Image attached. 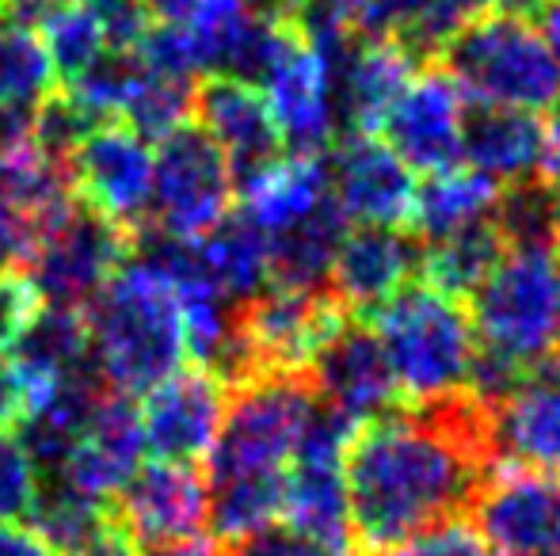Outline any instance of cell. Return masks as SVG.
<instances>
[{"instance_id":"38","label":"cell","mask_w":560,"mask_h":556,"mask_svg":"<svg viewBox=\"0 0 560 556\" xmlns=\"http://www.w3.org/2000/svg\"><path fill=\"white\" fill-rule=\"evenodd\" d=\"M225 556H332V553H325L320 545L305 542V537L290 534L287 527H279V530H267V534L248 537L241 545H229Z\"/></svg>"},{"instance_id":"41","label":"cell","mask_w":560,"mask_h":556,"mask_svg":"<svg viewBox=\"0 0 560 556\" xmlns=\"http://www.w3.org/2000/svg\"><path fill=\"white\" fill-rule=\"evenodd\" d=\"M541 179L546 191L560 202V104L546 122V145H541Z\"/></svg>"},{"instance_id":"23","label":"cell","mask_w":560,"mask_h":556,"mask_svg":"<svg viewBox=\"0 0 560 556\" xmlns=\"http://www.w3.org/2000/svg\"><path fill=\"white\" fill-rule=\"evenodd\" d=\"M310 378L320 409L332 412L336 419H343L354 430L370 419L389 416L393 404H397V386H393L389 363H385L370 328L347 324L328 343L325 355L317 358Z\"/></svg>"},{"instance_id":"36","label":"cell","mask_w":560,"mask_h":556,"mask_svg":"<svg viewBox=\"0 0 560 556\" xmlns=\"http://www.w3.org/2000/svg\"><path fill=\"white\" fill-rule=\"evenodd\" d=\"M366 556H485V545H480L472 522L450 519L423 530V534L408 537V542L389 545V549H374Z\"/></svg>"},{"instance_id":"35","label":"cell","mask_w":560,"mask_h":556,"mask_svg":"<svg viewBox=\"0 0 560 556\" xmlns=\"http://www.w3.org/2000/svg\"><path fill=\"white\" fill-rule=\"evenodd\" d=\"M271 4L287 8L290 20L305 35L320 38L328 46H343L351 35H359L362 12H366L370 0H271Z\"/></svg>"},{"instance_id":"5","label":"cell","mask_w":560,"mask_h":556,"mask_svg":"<svg viewBox=\"0 0 560 556\" xmlns=\"http://www.w3.org/2000/svg\"><path fill=\"white\" fill-rule=\"evenodd\" d=\"M92 363L118 397H145L187 363L184 312L172 279L133 256L84 309Z\"/></svg>"},{"instance_id":"28","label":"cell","mask_w":560,"mask_h":556,"mask_svg":"<svg viewBox=\"0 0 560 556\" xmlns=\"http://www.w3.org/2000/svg\"><path fill=\"white\" fill-rule=\"evenodd\" d=\"M187 252H191L199 275L236 309L256 301L271 286V248H267L264 233L244 222L241 214H229L202 240H187Z\"/></svg>"},{"instance_id":"40","label":"cell","mask_w":560,"mask_h":556,"mask_svg":"<svg viewBox=\"0 0 560 556\" xmlns=\"http://www.w3.org/2000/svg\"><path fill=\"white\" fill-rule=\"evenodd\" d=\"M0 556H54V553L31 527L0 522Z\"/></svg>"},{"instance_id":"19","label":"cell","mask_w":560,"mask_h":556,"mask_svg":"<svg viewBox=\"0 0 560 556\" xmlns=\"http://www.w3.org/2000/svg\"><path fill=\"white\" fill-rule=\"evenodd\" d=\"M328 184L347 225L408 229L416 206V171L377 134H347L332 145Z\"/></svg>"},{"instance_id":"27","label":"cell","mask_w":560,"mask_h":556,"mask_svg":"<svg viewBox=\"0 0 560 556\" xmlns=\"http://www.w3.org/2000/svg\"><path fill=\"white\" fill-rule=\"evenodd\" d=\"M541 145H546V122L538 115L472 107L462 164L511 191L541 171Z\"/></svg>"},{"instance_id":"14","label":"cell","mask_w":560,"mask_h":556,"mask_svg":"<svg viewBox=\"0 0 560 556\" xmlns=\"http://www.w3.org/2000/svg\"><path fill=\"white\" fill-rule=\"evenodd\" d=\"M472 104L446 69H420L385 115L377 138L416 171L435 176L465 161Z\"/></svg>"},{"instance_id":"34","label":"cell","mask_w":560,"mask_h":556,"mask_svg":"<svg viewBox=\"0 0 560 556\" xmlns=\"http://www.w3.org/2000/svg\"><path fill=\"white\" fill-rule=\"evenodd\" d=\"M43 492V473L31 461L23 438L15 427H0V522H15L35 511V499Z\"/></svg>"},{"instance_id":"44","label":"cell","mask_w":560,"mask_h":556,"mask_svg":"<svg viewBox=\"0 0 560 556\" xmlns=\"http://www.w3.org/2000/svg\"><path fill=\"white\" fill-rule=\"evenodd\" d=\"M538 12H541L538 27H541V35H546L549 50H553V58H557V66H560V0H546Z\"/></svg>"},{"instance_id":"12","label":"cell","mask_w":560,"mask_h":556,"mask_svg":"<svg viewBox=\"0 0 560 556\" xmlns=\"http://www.w3.org/2000/svg\"><path fill=\"white\" fill-rule=\"evenodd\" d=\"M351 435L354 427H347L332 412L317 409V419L310 423L287 473L282 527L332 556H351L354 545L351 499H347V442Z\"/></svg>"},{"instance_id":"29","label":"cell","mask_w":560,"mask_h":556,"mask_svg":"<svg viewBox=\"0 0 560 556\" xmlns=\"http://www.w3.org/2000/svg\"><path fill=\"white\" fill-rule=\"evenodd\" d=\"M4 355L12 363H20L27 374L58 381L66 374L81 370V366H92L89 320L77 309H50V305H43Z\"/></svg>"},{"instance_id":"17","label":"cell","mask_w":560,"mask_h":556,"mask_svg":"<svg viewBox=\"0 0 560 556\" xmlns=\"http://www.w3.org/2000/svg\"><path fill=\"white\" fill-rule=\"evenodd\" d=\"M77 202L69 164L35 141L0 145V271H23L43 233Z\"/></svg>"},{"instance_id":"31","label":"cell","mask_w":560,"mask_h":556,"mask_svg":"<svg viewBox=\"0 0 560 556\" xmlns=\"http://www.w3.org/2000/svg\"><path fill=\"white\" fill-rule=\"evenodd\" d=\"M58 92V73L38 31L0 23V104L38 107Z\"/></svg>"},{"instance_id":"39","label":"cell","mask_w":560,"mask_h":556,"mask_svg":"<svg viewBox=\"0 0 560 556\" xmlns=\"http://www.w3.org/2000/svg\"><path fill=\"white\" fill-rule=\"evenodd\" d=\"M69 0H0V23L43 31V23L54 20Z\"/></svg>"},{"instance_id":"37","label":"cell","mask_w":560,"mask_h":556,"mask_svg":"<svg viewBox=\"0 0 560 556\" xmlns=\"http://www.w3.org/2000/svg\"><path fill=\"white\" fill-rule=\"evenodd\" d=\"M38 309H43V297L31 286L27 271H0V351L12 347Z\"/></svg>"},{"instance_id":"42","label":"cell","mask_w":560,"mask_h":556,"mask_svg":"<svg viewBox=\"0 0 560 556\" xmlns=\"http://www.w3.org/2000/svg\"><path fill=\"white\" fill-rule=\"evenodd\" d=\"M138 556H225L222 542L207 534H191V537H176V542H161V545H141Z\"/></svg>"},{"instance_id":"32","label":"cell","mask_w":560,"mask_h":556,"mask_svg":"<svg viewBox=\"0 0 560 556\" xmlns=\"http://www.w3.org/2000/svg\"><path fill=\"white\" fill-rule=\"evenodd\" d=\"M195 81H179V76L156 73L145 66L138 88H133L130 104H126L122 119L133 134H141L149 145L164 141L168 134H176L179 127L195 119Z\"/></svg>"},{"instance_id":"24","label":"cell","mask_w":560,"mask_h":556,"mask_svg":"<svg viewBox=\"0 0 560 556\" xmlns=\"http://www.w3.org/2000/svg\"><path fill=\"white\" fill-rule=\"evenodd\" d=\"M195 119L202 134L225 153L236 191L248 176L282 156V141L256 84L236 76H210L195 92Z\"/></svg>"},{"instance_id":"16","label":"cell","mask_w":560,"mask_h":556,"mask_svg":"<svg viewBox=\"0 0 560 556\" xmlns=\"http://www.w3.org/2000/svg\"><path fill=\"white\" fill-rule=\"evenodd\" d=\"M477 412L488 453L503 465L560 476V355L518 374Z\"/></svg>"},{"instance_id":"30","label":"cell","mask_w":560,"mask_h":556,"mask_svg":"<svg viewBox=\"0 0 560 556\" xmlns=\"http://www.w3.org/2000/svg\"><path fill=\"white\" fill-rule=\"evenodd\" d=\"M420 282L435 289H446L454 297H472V289L488 279V271L495 268V260L508 248V237H503L500 222L495 225H480V229L457 233V237L446 240H431V245H420Z\"/></svg>"},{"instance_id":"7","label":"cell","mask_w":560,"mask_h":556,"mask_svg":"<svg viewBox=\"0 0 560 556\" xmlns=\"http://www.w3.org/2000/svg\"><path fill=\"white\" fill-rule=\"evenodd\" d=\"M446 73L472 107L541 115L560 104V66L530 15L485 12L446 43Z\"/></svg>"},{"instance_id":"22","label":"cell","mask_w":560,"mask_h":556,"mask_svg":"<svg viewBox=\"0 0 560 556\" xmlns=\"http://www.w3.org/2000/svg\"><path fill=\"white\" fill-rule=\"evenodd\" d=\"M118 514L138 545H161L202 534L210 522V484L199 465L145 461L141 473L115 499Z\"/></svg>"},{"instance_id":"11","label":"cell","mask_w":560,"mask_h":556,"mask_svg":"<svg viewBox=\"0 0 560 556\" xmlns=\"http://www.w3.org/2000/svg\"><path fill=\"white\" fill-rule=\"evenodd\" d=\"M133 245H138V233L107 222L104 214L77 199L58 222H50L23 271L43 305L84 312L115 271L133 260Z\"/></svg>"},{"instance_id":"2","label":"cell","mask_w":560,"mask_h":556,"mask_svg":"<svg viewBox=\"0 0 560 556\" xmlns=\"http://www.w3.org/2000/svg\"><path fill=\"white\" fill-rule=\"evenodd\" d=\"M317 409L310 378L256 374L236 381L222 435L207 458L210 527L218 542L241 545L282 527L287 473Z\"/></svg>"},{"instance_id":"21","label":"cell","mask_w":560,"mask_h":556,"mask_svg":"<svg viewBox=\"0 0 560 556\" xmlns=\"http://www.w3.org/2000/svg\"><path fill=\"white\" fill-rule=\"evenodd\" d=\"M145 427H141V409L130 397L107 393L96 409L89 430L73 446L69 461L50 481L69 484L81 496L96 504H115L122 488L141 473L145 465Z\"/></svg>"},{"instance_id":"6","label":"cell","mask_w":560,"mask_h":556,"mask_svg":"<svg viewBox=\"0 0 560 556\" xmlns=\"http://www.w3.org/2000/svg\"><path fill=\"white\" fill-rule=\"evenodd\" d=\"M236 214L271 248V286L325 289L332 256L351 225L343 222L325 156L282 153L236 191Z\"/></svg>"},{"instance_id":"20","label":"cell","mask_w":560,"mask_h":556,"mask_svg":"<svg viewBox=\"0 0 560 556\" xmlns=\"http://www.w3.org/2000/svg\"><path fill=\"white\" fill-rule=\"evenodd\" d=\"M423 248L408 237V229H351L339 240L332 268H328V294L347 312L374 317L377 309L400 297L420 282Z\"/></svg>"},{"instance_id":"18","label":"cell","mask_w":560,"mask_h":556,"mask_svg":"<svg viewBox=\"0 0 560 556\" xmlns=\"http://www.w3.org/2000/svg\"><path fill=\"white\" fill-rule=\"evenodd\" d=\"M225 412L229 381L202 370V366L176 370L141 401V427H145L149 461L202 465L214 453Z\"/></svg>"},{"instance_id":"10","label":"cell","mask_w":560,"mask_h":556,"mask_svg":"<svg viewBox=\"0 0 560 556\" xmlns=\"http://www.w3.org/2000/svg\"><path fill=\"white\" fill-rule=\"evenodd\" d=\"M343 328L347 309L328 289L267 286L256 301L241 305L244 378L256 374L305 378Z\"/></svg>"},{"instance_id":"3","label":"cell","mask_w":560,"mask_h":556,"mask_svg":"<svg viewBox=\"0 0 560 556\" xmlns=\"http://www.w3.org/2000/svg\"><path fill=\"white\" fill-rule=\"evenodd\" d=\"M469 317L480 343L477 404H485L560 355V240H508L472 289Z\"/></svg>"},{"instance_id":"8","label":"cell","mask_w":560,"mask_h":556,"mask_svg":"<svg viewBox=\"0 0 560 556\" xmlns=\"http://www.w3.org/2000/svg\"><path fill=\"white\" fill-rule=\"evenodd\" d=\"M336 50L339 46L305 35L294 23L282 50L256 81L279 130L282 153L325 156V149L339 141L343 107H339Z\"/></svg>"},{"instance_id":"33","label":"cell","mask_w":560,"mask_h":556,"mask_svg":"<svg viewBox=\"0 0 560 556\" xmlns=\"http://www.w3.org/2000/svg\"><path fill=\"white\" fill-rule=\"evenodd\" d=\"M38 38H43L46 54H50L58 81H66V84H73L84 69L96 66L107 50L104 27H100L96 12H92L84 0H69L54 20L43 23Z\"/></svg>"},{"instance_id":"9","label":"cell","mask_w":560,"mask_h":556,"mask_svg":"<svg viewBox=\"0 0 560 556\" xmlns=\"http://www.w3.org/2000/svg\"><path fill=\"white\" fill-rule=\"evenodd\" d=\"M236 176L225 153L187 122L153 145V210L149 229L172 240H202L233 214Z\"/></svg>"},{"instance_id":"1","label":"cell","mask_w":560,"mask_h":556,"mask_svg":"<svg viewBox=\"0 0 560 556\" xmlns=\"http://www.w3.org/2000/svg\"><path fill=\"white\" fill-rule=\"evenodd\" d=\"M485 465L477 404L405 409L362 423L347 442L354 537L374 553L462 519L488 476Z\"/></svg>"},{"instance_id":"4","label":"cell","mask_w":560,"mask_h":556,"mask_svg":"<svg viewBox=\"0 0 560 556\" xmlns=\"http://www.w3.org/2000/svg\"><path fill=\"white\" fill-rule=\"evenodd\" d=\"M370 332L389 363L405 409L477 404L480 343L462 297L416 282L374 312Z\"/></svg>"},{"instance_id":"15","label":"cell","mask_w":560,"mask_h":556,"mask_svg":"<svg viewBox=\"0 0 560 556\" xmlns=\"http://www.w3.org/2000/svg\"><path fill=\"white\" fill-rule=\"evenodd\" d=\"M77 199L107 222L141 233L153 210V145L126 122H104L69 156Z\"/></svg>"},{"instance_id":"43","label":"cell","mask_w":560,"mask_h":556,"mask_svg":"<svg viewBox=\"0 0 560 556\" xmlns=\"http://www.w3.org/2000/svg\"><path fill=\"white\" fill-rule=\"evenodd\" d=\"M31 127H35V107L0 104V145H23V141H31Z\"/></svg>"},{"instance_id":"25","label":"cell","mask_w":560,"mask_h":556,"mask_svg":"<svg viewBox=\"0 0 560 556\" xmlns=\"http://www.w3.org/2000/svg\"><path fill=\"white\" fill-rule=\"evenodd\" d=\"M408 46L382 35H351L336 50L339 73V107L343 122H351V134H377L385 115L400 99L420 66Z\"/></svg>"},{"instance_id":"13","label":"cell","mask_w":560,"mask_h":556,"mask_svg":"<svg viewBox=\"0 0 560 556\" xmlns=\"http://www.w3.org/2000/svg\"><path fill=\"white\" fill-rule=\"evenodd\" d=\"M485 556H560V476L500 465L472 496Z\"/></svg>"},{"instance_id":"26","label":"cell","mask_w":560,"mask_h":556,"mask_svg":"<svg viewBox=\"0 0 560 556\" xmlns=\"http://www.w3.org/2000/svg\"><path fill=\"white\" fill-rule=\"evenodd\" d=\"M503 187L492 184L488 176H480L469 164H454L435 176H423L416 187V206H412V229L423 237V245L431 240H446L457 233L480 229V225L500 222L503 206Z\"/></svg>"}]
</instances>
